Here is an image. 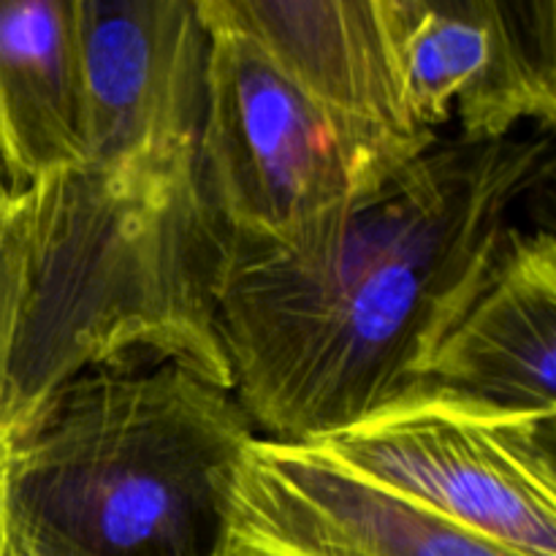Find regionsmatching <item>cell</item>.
Here are the masks:
<instances>
[{
	"instance_id": "obj_13",
	"label": "cell",
	"mask_w": 556,
	"mask_h": 556,
	"mask_svg": "<svg viewBox=\"0 0 556 556\" xmlns=\"http://www.w3.org/2000/svg\"><path fill=\"white\" fill-rule=\"evenodd\" d=\"M0 556H11V519L5 500V454L0 451Z\"/></svg>"
},
{
	"instance_id": "obj_6",
	"label": "cell",
	"mask_w": 556,
	"mask_h": 556,
	"mask_svg": "<svg viewBox=\"0 0 556 556\" xmlns=\"http://www.w3.org/2000/svg\"><path fill=\"white\" fill-rule=\"evenodd\" d=\"M407 92L429 134L492 144L556 123V0H391Z\"/></svg>"
},
{
	"instance_id": "obj_5",
	"label": "cell",
	"mask_w": 556,
	"mask_h": 556,
	"mask_svg": "<svg viewBox=\"0 0 556 556\" xmlns=\"http://www.w3.org/2000/svg\"><path fill=\"white\" fill-rule=\"evenodd\" d=\"M313 448L510 552L556 556V416L418 386Z\"/></svg>"
},
{
	"instance_id": "obj_11",
	"label": "cell",
	"mask_w": 556,
	"mask_h": 556,
	"mask_svg": "<svg viewBox=\"0 0 556 556\" xmlns=\"http://www.w3.org/2000/svg\"><path fill=\"white\" fill-rule=\"evenodd\" d=\"M79 0H0V174L27 193L85 157Z\"/></svg>"
},
{
	"instance_id": "obj_2",
	"label": "cell",
	"mask_w": 556,
	"mask_h": 556,
	"mask_svg": "<svg viewBox=\"0 0 556 556\" xmlns=\"http://www.w3.org/2000/svg\"><path fill=\"white\" fill-rule=\"evenodd\" d=\"M231 233L201 144L87 157L27 190V282L0 451L76 375L174 364L233 394L217 331Z\"/></svg>"
},
{
	"instance_id": "obj_10",
	"label": "cell",
	"mask_w": 556,
	"mask_h": 556,
	"mask_svg": "<svg viewBox=\"0 0 556 556\" xmlns=\"http://www.w3.org/2000/svg\"><path fill=\"white\" fill-rule=\"evenodd\" d=\"M421 386L556 416V239L516 228L424 367Z\"/></svg>"
},
{
	"instance_id": "obj_12",
	"label": "cell",
	"mask_w": 556,
	"mask_h": 556,
	"mask_svg": "<svg viewBox=\"0 0 556 556\" xmlns=\"http://www.w3.org/2000/svg\"><path fill=\"white\" fill-rule=\"evenodd\" d=\"M27 282V193L0 204V407Z\"/></svg>"
},
{
	"instance_id": "obj_3",
	"label": "cell",
	"mask_w": 556,
	"mask_h": 556,
	"mask_svg": "<svg viewBox=\"0 0 556 556\" xmlns=\"http://www.w3.org/2000/svg\"><path fill=\"white\" fill-rule=\"evenodd\" d=\"M237 396L174 364L60 386L5 445L11 532L52 556H226Z\"/></svg>"
},
{
	"instance_id": "obj_14",
	"label": "cell",
	"mask_w": 556,
	"mask_h": 556,
	"mask_svg": "<svg viewBox=\"0 0 556 556\" xmlns=\"http://www.w3.org/2000/svg\"><path fill=\"white\" fill-rule=\"evenodd\" d=\"M11 556H52V554L41 552V548H36L33 543H27L25 538L11 532Z\"/></svg>"
},
{
	"instance_id": "obj_7",
	"label": "cell",
	"mask_w": 556,
	"mask_h": 556,
	"mask_svg": "<svg viewBox=\"0 0 556 556\" xmlns=\"http://www.w3.org/2000/svg\"><path fill=\"white\" fill-rule=\"evenodd\" d=\"M226 556H521L345 470L313 445L253 438Z\"/></svg>"
},
{
	"instance_id": "obj_15",
	"label": "cell",
	"mask_w": 556,
	"mask_h": 556,
	"mask_svg": "<svg viewBox=\"0 0 556 556\" xmlns=\"http://www.w3.org/2000/svg\"><path fill=\"white\" fill-rule=\"evenodd\" d=\"M9 199H11V190H9V185H5L3 174H0V204H5Z\"/></svg>"
},
{
	"instance_id": "obj_8",
	"label": "cell",
	"mask_w": 556,
	"mask_h": 556,
	"mask_svg": "<svg viewBox=\"0 0 556 556\" xmlns=\"http://www.w3.org/2000/svg\"><path fill=\"white\" fill-rule=\"evenodd\" d=\"M253 38L364 152L405 168L438 134L418 125L391 0H201Z\"/></svg>"
},
{
	"instance_id": "obj_1",
	"label": "cell",
	"mask_w": 556,
	"mask_h": 556,
	"mask_svg": "<svg viewBox=\"0 0 556 556\" xmlns=\"http://www.w3.org/2000/svg\"><path fill=\"white\" fill-rule=\"evenodd\" d=\"M548 174L546 134L438 139L315 248L231 242L217 331L250 421L313 445L416 391Z\"/></svg>"
},
{
	"instance_id": "obj_9",
	"label": "cell",
	"mask_w": 556,
	"mask_h": 556,
	"mask_svg": "<svg viewBox=\"0 0 556 556\" xmlns=\"http://www.w3.org/2000/svg\"><path fill=\"white\" fill-rule=\"evenodd\" d=\"M85 157L201 144L210 33L199 0H79Z\"/></svg>"
},
{
	"instance_id": "obj_4",
	"label": "cell",
	"mask_w": 556,
	"mask_h": 556,
	"mask_svg": "<svg viewBox=\"0 0 556 556\" xmlns=\"http://www.w3.org/2000/svg\"><path fill=\"white\" fill-rule=\"evenodd\" d=\"M210 33L201 172L231 242L304 253L400 168L348 139L250 36L199 0Z\"/></svg>"
}]
</instances>
